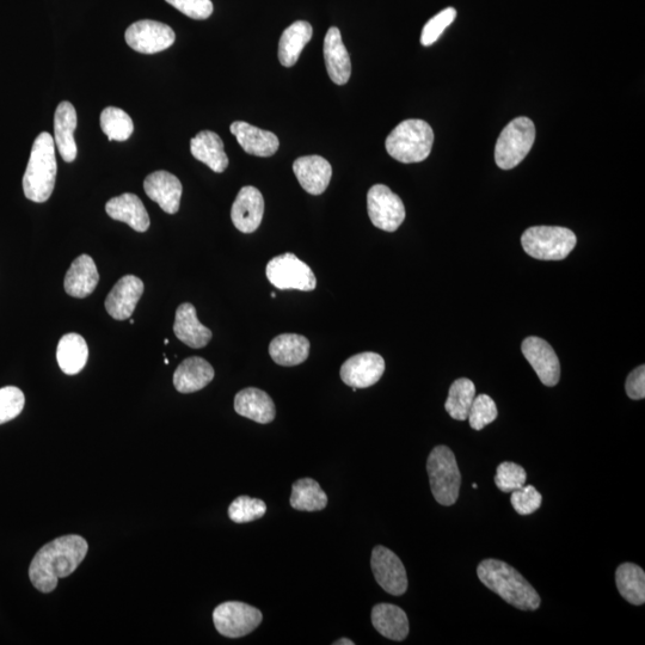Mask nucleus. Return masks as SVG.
<instances>
[{
    "label": "nucleus",
    "instance_id": "nucleus-1",
    "mask_svg": "<svg viewBox=\"0 0 645 645\" xmlns=\"http://www.w3.org/2000/svg\"><path fill=\"white\" fill-rule=\"evenodd\" d=\"M88 550L86 540L76 534L53 540L35 555L29 568L30 581L41 593L53 592L59 579L75 573Z\"/></svg>",
    "mask_w": 645,
    "mask_h": 645
},
{
    "label": "nucleus",
    "instance_id": "nucleus-2",
    "mask_svg": "<svg viewBox=\"0 0 645 645\" xmlns=\"http://www.w3.org/2000/svg\"><path fill=\"white\" fill-rule=\"evenodd\" d=\"M477 574L485 587L519 610H537L542 602L531 583L518 570L499 559H485L478 565Z\"/></svg>",
    "mask_w": 645,
    "mask_h": 645
},
{
    "label": "nucleus",
    "instance_id": "nucleus-3",
    "mask_svg": "<svg viewBox=\"0 0 645 645\" xmlns=\"http://www.w3.org/2000/svg\"><path fill=\"white\" fill-rule=\"evenodd\" d=\"M57 171L54 139L51 134L43 132L34 141L23 176V190L27 199L42 204L51 198Z\"/></svg>",
    "mask_w": 645,
    "mask_h": 645
},
{
    "label": "nucleus",
    "instance_id": "nucleus-4",
    "mask_svg": "<svg viewBox=\"0 0 645 645\" xmlns=\"http://www.w3.org/2000/svg\"><path fill=\"white\" fill-rule=\"evenodd\" d=\"M434 132L426 121L410 119L399 124L386 139V151L396 161L411 164L426 161L432 152Z\"/></svg>",
    "mask_w": 645,
    "mask_h": 645
},
{
    "label": "nucleus",
    "instance_id": "nucleus-5",
    "mask_svg": "<svg viewBox=\"0 0 645 645\" xmlns=\"http://www.w3.org/2000/svg\"><path fill=\"white\" fill-rule=\"evenodd\" d=\"M575 233L565 227L534 226L521 237L522 248L528 256L542 261H561L576 247Z\"/></svg>",
    "mask_w": 645,
    "mask_h": 645
},
{
    "label": "nucleus",
    "instance_id": "nucleus-6",
    "mask_svg": "<svg viewBox=\"0 0 645 645\" xmlns=\"http://www.w3.org/2000/svg\"><path fill=\"white\" fill-rule=\"evenodd\" d=\"M430 488L436 502L442 506H452L457 502L462 484V475L456 456L446 446L435 447L427 462Z\"/></svg>",
    "mask_w": 645,
    "mask_h": 645
},
{
    "label": "nucleus",
    "instance_id": "nucleus-7",
    "mask_svg": "<svg viewBox=\"0 0 645 645\" xmlns=\"http://www.w3.org/2000/svg\"><path fill=\"white\" fill-rule=\"evenodd\" d=\"M536 140V127L528 118L514 119L497 139L495 162L502 170H512L524 161Z\"/></svg>",
    "mask_w": 645,
    "mask_h": 645
},
{
    "label": "nucleus",
    "instance_id": "nucleus-8",
    "mask_svg": "<svg viewBox=\"0 0 645 645\" xmlns=\"http://www.w3.org/2000/svg\"><path fill=\"white\" fill-rule=\"evenodd\" d=\"M267 278L279 290L311 292L317 280L312 269L294 254L276 256L267 264Z\"/></svg>",
    "mask_w": 645,
    "mask_h": 645
},
{
    "label": "nucleus",
    "instance_id": "nucleus-9",
    "mask_svg": "<svg viewBox=\"0 0 645 645\" xmlns=\"http://www.w3.org/2000/svg\"><path fill=\"white\" fill-rule=\"evenodd\" d=\"M262 612L239 601H227L213 612V623L220 635L241 638L251 634L262 623Z\"/></svg>",
    "mask_w": 645,
    "mask_h": 645
},
{
    "label": "nucleus",
    "instance_id": "nucleus-10",
    "mask_svg": "<svg viewBox=\"0 0 645 645\" xmlns=\"http://www.w3.org/2000/svg\"><path fill=\"white\" fill-rule=\"evenodd\" d=\"M367 211L372 224L386 232L397 231L405 219L402 199L384 184H376L368 190Z\"/></svg>",
    "mask_w": 645,
    "mask_h": 645
},
{
    "label": "nucleus",
    "instance_id": "nucleus-11",
    "mask_svg": "<svg viewBox=\"0 0 645 645\" xmlns=\"http://www.w3.org/2000/svg\"><path fill=\"white\" fill-rule=\"evenodd\" d=\"M125 39L135 52L156 54L174 45L176 35L167 24L144 20L133 23L126 30Z\"/></svg>",
    "mask_w": 645,
    "mask_h": 645
},
{
    "label": "nucleus",
    "instance_id": "nucleus-12",
    "mask_svg": "<svg viewBox=\"0 0 645 645\" xmlns=\"http://www.w3.org/2000/svg\"><path fill=\"white\" fill-rule=\"evenodd\" d=\"M371 567L378 585L386 593L403 595L408 589V576L401 559L384 546H376L372 552Z\"/></svg>",
    "mask_w": 645,
    "mask_h": 645
},
{
    "label": "nucleus",
    "instance_id": "nucleus-13",
    "mask_svg": "<svg viewBox=\"0 0 645 645\" xmlns=\"http://www.w3.org/2000/svg\"><path fill=\"white\" fill-rule=\"evenodd\" d=\"M385 372V361L377 353L352 356L341 367L342 382L353 389H367L377 384Z\"/></svg>",
    "mask_w": 645,
    "mask_h": 645
},
{
    "label": "nucleus",
    "instance_id": "nucleus-14",
    "mask_svg": "<svg viewBox=\"0 0 645 645\" xmlns=\"http://www.w3.org/2000/svg\"><path fill=\"white\" fill-rule=\"evenodd\" d=\"M522 354L545 386H556L561 378V365L554 348L540 337L531 336L522 342Z\"/></svg>",
    "mask_w": 645,
    "mask_h": 645
},
{
    "label": "nucleus",
    "instance_id": "nucleus-15",
    "mask_svg": "<svg viewBox=\"0 0 645 645\" xmlns=\"http://www.w3.org/2000/svg\"><path fill=\"white\" fill-rule=\"evenodd\" d=\"M264 214L263 196L255 187L247 186L238 193L231 210V219L238 231L253 233L260 227Z\"/></svg>",
    "mask_w": 645,
    "mask_h": 645
},
{
    "label": "nucleus",
    "instance_id": "nucleus-16",
    "mask_svg": "<svg viewBox=\"0 0 645 645\" xmlns=\"http://www.w3.org/2000/svg\"><path fill=\"white\" fill-rule=\"evenodd\" d=\"M144 293V282L137 276L126 275L116 284L106 299V310L116 321L131 318Z\"/></svg>",
    "mask_w": 645,
    "mask_h": 645
},
{
    "label": "nucleus",
    "instance_id": "nucleus-17",
    "mask_svg": "<svg viewBox=\"0 0 645 645\" xmlns=\"http://www.w3.org/2000/svg\"><path fill=\"white\" fill-rule=\"evenodd\" d=\"M144 189L152 201L157 202L168 214H176L180 210L183 187L180 180L168 171H156L147 176Z\"/></svg>",
    "mask_w": 645,
    "mask_h": 645
},
{
    "label": "nucleus",
    "instance_id": "nucleus-18",
    "mask_svg": "<svg viewBox=\"0 0 645 645\" xmlns=\"http://www.w3.org/2000/svg\"><path fill=\"white\" fill-rule=\"evenodd\" d=\"M294 175L301 188L311 195H321L329 187L333 168L327 159L321 156H305L293 163Z\"/></svg>",
    "mask_w": 645,
    "mask_h": 645
},
{
    "label": "nucleus",
    "instance_id": "nucleus-19",
    "mask_svg": "<svg viewBox=\"0 0 645 645\" xmlns=\"http://www.w3.org/2000/svg\"><path fill=\"white\" fill-rule=\"evenodd\" d=\"M230 131L248 155L267 158L274 156L279 150L280 141L274 133L263 131L248 122H233Z\"/></svg>",
    "mask_w": 645,
    "mask_h": 645
},
{
    "label": "nucleus",
    "instance_id": "nucleus-20",
    "mask_svg": "<svg viewBox=\"0 0 645 645\" xmlns=\"http://www.w3.org/2000/svg\"><path fill=\"white\" fill-rule=\"evenodd\" d=\"M77 122V112L72 103L61 102L54 115V143L66 163L75 162L77 158V144L73 137Z\"/></svg>",
    "mask_w": 645,
    "mask_h": 645
},
{
    "label": "nucleus",
    "instance_id": "nucleus-21",
    "mask_svg": "<svg viewBox=\"0 0 645 645\" xmlns=\"http://www.w3.org/2000/svg\"><path fill=\"white\" fill-rule=\"evenodd\" d=\"M324 59L331 81L336 85L347 84L352 75V63L339 28L331 27L325 36Z\"/></svg>",
    "mask_w": 645,
    "mask_h": 645
},
{
    "label": "nucleus",
    "instance_id": "nucleus-22",
    "mask_svg": "<svg viewBox=\"0 0 645 645\" xmlns=\"http://www.w3.org/2000/svg\"><path fill=\"white\" fill-rule=\"evenodd\" d=\"M106 211L110 218L122 221L132 227L134 231L146 232L149 230V213L137 195L126 193L110 199L107 202Z\"/></svg>",
    "mask_w": 645,
    "mask_h": 645
},
{
    "label": "nucleus",
    "instance_id": "nucleus-23",
    "mask_svg": "<svg viewBox=\"0 0 645 645\" xmlns=\"http://www.w3.org/2000/svg\"><path fill=\"white\" fill-rule=\"evenodd\" d=\"M174 333L178 340L194 349L204 348L212 340V331L200 323L195 307L189 303L178 307Z\"/></svg>",
    "mask_w": 645,
    "mask_h": 645
},
{
    "label": "nucleus",
    "instance_id": "nucleus-24",
    "mask_svg": "<svg viewBox=\"0 0 645 645\" xmlns=\"http://www.w3.org/2000/svg\"><path fill=\"white\" fill-rule=\"evenodd\" d=\"M100 281V275L94 260L88 255H81L71 264L65 276V291L73 298L83 299L94 293Z\"/></svg>",
    "mask_w": 645,
    "mask_h": 645
},
{
    "label": "nucleus",
    "instance_id": "nucleus-25",
    "mask_svg": "<svg viewBox=\"0 0 645 645\" xmlns=\"http://www.w3.org/2000/svg\"><path fill=\"white\" fill-rule=\"evenodd\" d=\"M235 410L238 415L247 417L261 425L273 422L276 415L275 404L267 392L256 387H248L237 393Z\"/></svg>",
    "mask_w": 645,
    "mask_h": 645
},
{
    "label": "nucleus",
    "instance_id": "nucleus-26",
    "mask_svg": "<svg viewBox=\"0 0 645 645\" xmlns=\"http://www.w3.org/2000/svg\"><path fill=\"white\" fill-rule=\"evenodd\" d=\"M214 368L210 362L199 356L186 359L174 374V385L181 393L198 392L212 382Z\"/></svg>",
    "mask_w": 645,
    "mask_h": 645
},
{
    "label": "nucleus",
    "instance_id": "nucleus-27",
    "mask_svg": "<svg viewBox=\"0 0 645 645\" xmlns=\"http://www.w3.org/2000/svg\"><path fill=\"white\" fill-rule=\"evenodd\" d=\"M190 152L194 158L207 165L214 172H224L229 167L223 140L217 133L202 131L190 141Z\"/></svg>",
    "mask_w": 645,
    "mask_h": 645
},
{
    "label": "nucleus",
    "instance_id": "nucleus-28",
    "mask_svg": "<svg viewBox=\"0 0 645 645\" xmlns=\"http://www.w3.org/2000/svg\"><path fill=\"white\" fill-rule=\"evenodd\" d=\"M372 623L380 635L401 642L409 635V619L402 608L391 604L373 607Z\"/></svg>",
    "mask_w": 645,
    "mask_h": 645
},
{
    "label": "nucleus",
    "instance_id": "nucleus-29",
    "mask_svg": "<svg viewBox=\"0 0 645 645\" xmlns=\"http://www.w3.org/2000/svg\"><path fill=\"white\" fill-rule=\"evenodd\" d=\"M269 354L275 364L285 367L297 366L309 358L310 341L297 334L280 335L270 342Z\"/></svg>",
    "mask_w": 645,
    "mask_h": 645
},
{
    "label": "nucleus",
    "instance_id": "nucleus-30",
    "mask_svg": "<svg viewBox=\"0 0 645 645\" xmlns=\"http://www.w3.org/2000/svg\"><path fill=\"white\" fill-rule=\"evenodd\" d=\"M313 29L309 22L297 21L281 35L279 60L282 66L292 67L298 63L301 52L310 42Z\"/></svg>",
    "mask_w": 645,
    "mask_h": 645
},
{
    "label": "nucleus",
    "instance_id": "nucleus-31",
    "mask_svg": "<svg viewBox=\"0 0 645 645\" xmlns=\"http://www.w3.org/2000/svg\"><path fill=\"white\" fill-rule=\"evenodd\" d=\"M88 358L89 348L84 337L73 333L63 336L57 349V360L61 371L67 376H75L83 370Z\"/></svg>",
    "mask_w": 645,
    "mask_h": 645
},
{
    "label": "nucleus",
    "instance_id": "nucleus-32",
    "mask_svg": "<svg viewBox=\"0 0 645 645\" xmlns=\"http://www.w3.org/2000/svg\"><path fill=\"white\" fill-rule=\"evenodd\" d=\"M618 591L632 605L641 606L645 602V574L634 563L619 565L616 573Z\"/></svg>",
    "mask_w": 645,
    "mask_h": 645
},
{
    "label": "nucleus",
    "instance_id": "nucleus-33",
    "mask_svg": "<svg viewBox=\"0 0 645 645\" xmlns=\"http://www.w3.org/2000/svg\"><path fill=\"white\" fill-rule=\"evenodd\" d=\"M328 505V496L321 485L311 478H301L293 484L291 506L301 512L323 511Z\"/></svg>",
    "mask_w": 645,
    "mask_h": 645
},
{
    "label": "nucleus",
    "instance_id": "nucleus-34",
    "mask_svg": "<svg viewBox=\"0 0 645 645\" xmlns=\"http://www.w3.org/2000/svg\"><path fill=\"white\" fill-rule=\"evenodd\" d=\"M476 397V386L470 379H457L450 387L445 409L457 421L468 420L473 399Z\"/></svg>",
    "mask_w": 645,
    "mask_h": 645
},
{
    "label": "nucleus",
    "instance_id": "nucleus-35",
    "mask_svg": "<svg viewBox=\"0 0 645 645\" xmlns=\"http://www.w3.org/2000/svg\"><path fill=\"white\" fill-rule=\"evenodd\" d=\"M100 124L103 133L110 141H126L131 138L134 131L131 116L116 107H108L103 110Z\"/></svg>",
    "mask_w": 645,
    "mask_h": 645
},
{
    "label": "nucleus",
    "instance_id": "nucleus-36",
    "mask_svg": "<svg viewBox=\"0 0 645 645\" xmlns=\"http://www.w3.org/2000/svg\"><path fill=\"white\" fill-rule=\"evenodd\" d=\"M267 513V506L262 500L251 499L249 496H239L229 507V516L236 524H248V522L263 518Z\"/></svg>",
    "mask_w": 645,
    "mask_h": 645
},
{
    "label": "nucleus",
    "instance_id": "nucleus-37",
    "mask_svg": "<svg viewBox=\"0 0 645 645\" xmlns=\"http://www.w3.org/2000/svg\"><path fill=\"white\" fill-rule=\"evenodd\" d=\"M497 416H499V411H497L493 398L488 395H479L473 399L468 417L472 429L482 430L493 423Z\"/></svg>",
    "mask_w": 645,
    "mask_h": 645
},
{
    "label": "nucleus",
    "instance_id": "nucleus-38",
    "mask_svg": "<svg viewBox=\"0 0 645 645\" xmlns=\"http://www.w3.org/2000/svg\"><path fill=\"white\" fill-rule=\"evenodd\" d=\"M527 473L522 466L505 462L499 465L496 471L495 484L503 493H513L526 484Z\"/></svg>",
    "mask_w": 645,
    "mask_h": 645
},
{
    "label": "nucleus",
    "instance_id": "nucleus-39",
    "mask_svg": "<svg viewBox=\"0 0 645 645\" xmlns=\"http://www.w3.org/2000/svg\"><path fill=\"white\" fill-rule=\"evenodd\" d=\"M26 397L22 390L15 386L0 389V425L16 419L23 411Z\"/></svg>",
    "mask_w": 645,
    "mask_h": 645
},
{
    "label": "nucleus",
    "instance_id": "nucleus-40",
    "mask_svg": "<svg viewBox=\"0 0 645 645\" xmlns=\"http://www.w3.org/2000/svg\"><path fill=\"white\" fill-rule=\"evenodd\" d=\"M457 11L453 8H447L435 15L432 20H429L422 30L421 43L425 47L432 46L433 43L440 39L442 33L451 26L456 20Z\"/></svg>",
    "mask_w": 645,
    "mask_h": 645
},
{
    "label": "nucleus",
    "instance_id": "nucleus-41",
    "mask_svg": "<svg viewBox=\"0 0 645 645\" xmlns=\"http://www.w3.org/2000/svg\"><path fill=\"white\" fill-rule=\"evenodd\" d=\"M512 506L515 512L520 515H530L537 512L542 506L543 496L532 485L514 490L511 497Z\"/></svg>",
    "mask_w": 645,
    "mask_h": 645
},
{
    "label": "nucleus",
    "instance_id": "nucleus-42",
    "mask_svg": "<svg viewBox=\"0 0 645 645\" xmlns=\"http://www.w3.org/2000/svg\"><path fill=\"white\" fill-rule=\"evenodd\" d=\"M165 2L193 20H207L213 14L211 0H165Z\"/></svg>",
    "mask_w": 645,
    "mask_h": 645
},
{
    "label": "nucleus",
    "instance_id": "nucleus-43",
    "mask_svg": "<svg viewBox=\"0 0 645 645\" xmlns=\"http://www.w3.org/2000/svg\"><path fill=\"white\" fill-rule=\"evenodd\" d=\"M626 393L631 399L640 401L645 397V367H637L635 371L629 374L625 384Z\"/></svg>",
    "mask_w": 645,
    "mask_h": 645
},
{
    "label": "nucleus",
    "instance_id": "nucleus-44",
    "mask_svg": "<svg viewBox=\"0 0 645 645\" xmlns=\"http://www.w3.org/2000/svg\"><path fill=\"white\" fill-rule=\"evenodd\" d=\"M335 645H354L353 641L347 640V638H342V640L334 643Z\"/></svg>",
    "mask_w": 645,
    "mask_h": 645
},
{
    "label": "nucleus",
    "instance_id": "nucleus-45",
    "mask_svg": "<svg viewBox=\"0 0 645 645\" xmlns=\"http://www.w3.org/2000/svg\"><path fill=\"white\" fill-rule=\"evenodd\" d=\"M164 362H165V365H169V360L167 358H165Z\"/></svg>",
    "mask_w": 645,
    "mask_h": 645
},
{
    "label": "nucleus",
    "instance_id": "nucleus-46",
    "mask_svg": "<svg viewBox=\"0 0 645 645\" xmlns=\"http://www.w3.org/2000/svg\"><path fill=\"white\" fill-rule=\"evenodd\" d=\"M164 343H165V346H168V344H169V340H168V339H167V340H165V341H164Z\"/></svg>",
    "mask_w": 645,
    "mask_h": 645
},
{
    "label": "nucleus",
    "instance_id": "nucleus-47",
    "mask_svg": "<svg viewBox=\"0 0 645 645\" xmlns=\"http://www.w3.org/2000/svg\"><path fill=\"white\" fill-rule=\"evenodd\" d=\"M272 298H276V294H275V293H272Z\"/></svg>",
    "mask_w": 645,
    "mask_h": 645
}]
</instances>
